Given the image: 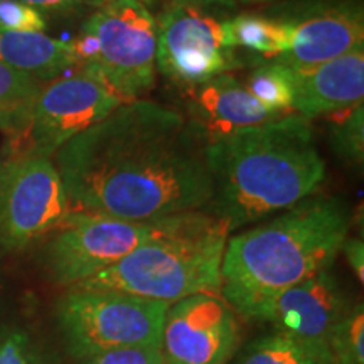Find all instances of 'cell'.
I'll list each match as a JSON object with an SVG mask.
<instances>
[{"label": "cell", "mask_w": 364, "mask_h": 364, "mask_svg": "<svg viewBox=\"0 0 364 364\" xmlns=\"http://www.w3.org/2000/svg\"><path fill=\"white\" fill-rule=\"evenodd\" d=\"M208 144L182 113L132 100L54 154L71 213L150 223L211 201Z\"/></svg>", "instance_id": "6da1fadb"}, {"label": "cell", "mask_w": 364, "mask_h": 364, "mask_svg": "<svg viewBox=\"0 0 364 364\" xmlns=\"http://www.w3.org/2000/svg\"><path fill=\"white\" fill-rule=\"evenodd\" d=\"M211 201L204 208L235 231L311 198L326 177L311 120L289 113L208 144Z\"/></svg>", "instance_id": "7a4b0ae2"}, {"label": "cell", "mask_w": 364, "mask_h": 364, "mask_svg": "<svg viewBox=\"0 0 364 364\" xmlns=\"http://www.w3.org/2000/svg\"><path fill=\"white\" fill-rule=\"evenodd\" d=\"M351 228L343 199L311 196L265 225L228 238L220 295L247 318L277 294L327 270Z\"/></svg>", "instance_id": "3957f363"}, {"label": "cell", "mask_w": 364, "mask_h": 364, "mask_svg": "<svg viewBox=\"0 0 364 364\" xmlns=\"http://www.w3.org/2000/svg\"><path fill=\"white\" fill-rule=\"evenodd\" d=\"M228 238L226 223L206 211L162 218L145 243L75 287L115 290L167 306L199 294L220 295Z\"/></svg>", "instance_id": "277c9868"}, {"label": "cell", "mask_w": 364, "mask_h": 364, "mask_svg": "<svg viewBox=\"0 0 364 364\" xmlns=\"http://www.w3.org/2000/svg\"><path fill=\"white\" fill-rule=\"evenodd\" d=\"M233 9L231 0H172L157 17V70L184 88L240 68Z\"/></svg>", "instance_id": "5b68a950"}, {"label": "cell", "mask_w": 364, "mask_h": 364, "mask_svg": "<svg viewBox=\"0 0 364 364\" xmlns=\"http://www.w3.org/2000/svg\"><path fill=\"white\" fill-rule=\"evenodd\" d=\"M169 306L157 300L71 287L56 306L58 326L76 361L113 349L161 346Z\"/></svg>", "instance_id": "8992f818"}, {"label": "cell", "mask_w": 364, "mask_h": 364, "mask_svg": "<svg viewBox=\"0 0 364 364\" xmlns=\"http://www.w3.org/2000/svg\"><path fill=\"white\" fill-rule=\"evenodd\" d=\"M81 31L97 46L93 66L125 102L142 98L152 88L157 19L142 0H110L91 14Z\"/></svg>", "instance_id": "52a82bcc"}, {"label": "cell", "mask_w": 364, "mask_h": 364, "mask_svg": "<svg viewBox=\"0 0 364 364\" xmlns=\"http://www.w3.org/2000/svg\"><path fill=\"white\" fill-rule=\"evenodd\" d=\"M71 215L51 159L12 154L0 162V248L21 252L51 235Z\"/></svg>", "instance_id": "ba28073f"}, {"label": "cell", "mask_w": 364, "mask_h": 364, "mask_svg": "<svg viewBox=\"0 0 364 364\" xmlns=\"http://www.w3.org/2000/svg\"><path fill=\"white\" fill-rule=\"evenodd\" d=\"M127 103L95 66H81L43 85L29 129L12 154L53 159L63 145Z\"/></svg>", "instance_id": "9c48e42d"}, {"label": "cell", "mask_w": 364, "mask_h": 364, "mask_svg": "<svg viewBox=\"0 0 364 364\" xmlns=\"http://www.w3.org/2000/svg\"><path fill=\"white\" fill-rule=\"evenodd\" d=\"M157 223L71 213L44 250L46 268L58 285L70 289L115 265L145 243L156 233Z\"/></svg>", "instance_id": "30bf717a"}, {"label": "cell", "mask_w": 364, "mask_h": 364, "mask_svg": "<svg viewBox=\"0 0 364 364\" xmlns=\"http://www.w3.org/2000/svg\"><path fill=\"white\" fill-rule=\"evenodd\" d=\"M240 339V318L226 300L199 294L171 304L159 348L166 364H228Z\"/></svg>", "instance_id": "8fae6325"}, {"label": "cell", "mask_w": 364, "mask_h": 364, "mask_svg": "<svg viewBox=\"0 0 364 364\" xmlns=\"http://www.w3.org/2000/svg\"><path fill=\"white\" fill-rule=\"evenodd\" d=\"M331 268L277 294L245 321L270 326L273 332L309 343L327 344L331 331L351 307Z\"/></svg>", "instance_id": "7c38bea8"}, {"label": "cell", "mask_w": 364, "mask_h": 364, "mask_svg": "<svg viewBox=\"0 0 364 364\" xmlns=\"http://www.w3.org/2000/svg\"><path fill=\"white\" fill-rule=\"evenodd\" d=\"M282 19L287 49L275 63L289 68L321 65L364 46V16L358 4H318Z\"/></svg>", "instance_id": "4fadbf2b"}, {"label": "cell", "mask_w": 364, "mask_h": 364, "mask_svg": "<svg viewBox=\"0 0 364 364\" xmlns=\"http://www.w3.org/2000/svg\"><path fill=\"white\" fill-rule=\"evenodd\" d=\"M188 102V120L203 135L206 144L235 132L268 124L285 117L258 103L241 83L228 75H220L203 83L184 86Z\"/></svg>", "instance_id": "5bb4252c"}, {"label": "cell", "mask_w": 364, "mask_h": 364, "mask_svg": "<svg viewBox=\"0 0 364 364\" xmlns=\"http://www.w3.org/2000/svg\"><path fill=\"white\" fill-rule=\"evenodd\" d=\"M292 112L307 120L334 115L363 103L364 46L321 65L292 68Z\"/></svg>", "instance_id": "9a60e30c"}, {"label": "cell", "mask_w": 364, "mask_h": 364, "mask_svg": "<svg viewBox=\"0 0 364 364\" xmlns=\"http://www.w3.org/2000/svg\"><path fill=\"white\" fill-rule=\"evenodd\" d=\"M0 61L41 85L81 68L71 44L44 33L0 29Z\"/></svg>", "instance_id": "2e32d148"}, {"label": "cell", "mask_w": 364, "mask_h": 364, "mask_svg": "<svg viewBox=\"0 0 364 364\" xmlns=\"http://www.w3.org/2000/svg\"><path fill=\"white\" fill-rule=\"evenodd\" d=\"M43 85L0 61V132L9 139L12 152L29 129L36 100Z\"/></svg>", "instance_id": "e0dca14e"}, {"label": "cell", "mask_w": 364, "mask_h": 364, "mask_svg": "<svg viewBox=\"0 0 364 364\" xmlns=\"http://www.w3.org/2000/svg\"><path fill=\"white\" fill-rule=\"evenodd\" d=\"M233 364H334L329 346L309 343L280 332L257 338L238 351Z\"/></svg>", "instance_id": "ac0fdd59"}, {"label": "cell", "mask_w": 364, "mask_h": 364, "mask_svg": "<svg viewBox=\"0 0 364 364\" xmlns=\"http://www.w3.org/2000/svg\"><path fill=\"white\" fill-rule=\"evenodd\" d=\"M236 49H247L262 58L279 61L287 49V26L282 17L236 14L231 21Z\"/></svg>", "instance_id": "d6986e66"}, {"label": "cell", "mask_w": 364, "mask_h": 364, "mask_svg": "<svg viewBox=\"0 0 364 364\" xmlns=\"http://www.w3.org/2000/svg\"><path fill=\"white\" fill-rule=\"evenodd\" d=\"M245 86L252 97L268 110L289 115L294 113V73L280 63H267L248 75Z\"/></svg>", "instance_id": "ffe728a7"}, {"label": "cell", "mask_w": 364, "mask_h": 364, "mask_svg": "<svg viewBox=\"0 0 364 364\" xmlns=\"http://www.w3.org/2000/svg\"><path fill=\"white\" fill-rule=\"evenodd\" d=\"M327 346L334 364H364V309L353 304L331 331Z\"/></svg>", "instance_id": "44dd1931"}, {"label": "cell", "mask_w": 364, "mask_h": 364, "mask_svg": "<svg viewBox=\"0 0 364 364\" xmlns=\"http://www.w3.org/2000/svg\"><path fill=\"white\" fill-rule=\"evenodd\" d=\"M331 124V144L336 154L353 166L364 159V105L334 113Z\"/></svg>", "instance_id": "7402d4cb"}, {"label": "cell", "mask_w": 364, "mask_h": 364, "mask_svg": "<svg viewBox=\"0 0 364 364\" xmlns=\"http://www.w3.org/2000/svg\"><path fill=\"white\" fill-rule=\"evenodd\" d=\"M0 364H49L48 359L21 327H6L0 331Z\"/></svg>", "instance_id": "603a6c76"}, {"label": "cell", "mask_w": 364, "mask_h": 364, "mask_svg": "<svg viewBox=\"0 0 364 364\" xmlns=\"http://www.w3.org/2000/svg\"><path fill=\"white\" fill-rule=\"evenodd\" d=\"M46 19L38 9L19 0H0V29L17 33H44Z\"/></svg>", "instance_id": "cb8c5ba5"}, {"label": "cell", "mask_w": 364, "mask_h": 364, "mask_svg": "<svg viewBox=\"0 0 364 364\" xmlns=\"http://www.w3.org/2000/svg\"><path fill=\"white\" fill-rule=\"evenodd\" d=\"M78 364H166L159 346H134L80 359Z\"/></svg>", "instance_id": "d4e9b609"}, {"label": "cell", "mask_w": 364, "mask_h": 364, "mask_svg": "<svg viewBox=\"0 0 364 364\" xmlns=\"http://www.w3.org/2000/svg\"><path fill=\"white\" fill-rule=\"evenodd\" d=\"M22 4L38 9L39 12L53 14H76L86 7H93L97 11L103 6V0H19Z\"/></svg>", "instance_id": "484cf974"}, {"label": "cell", "mask_w": 364, "mask_h": 364, "mask_svg": "<svg viewBox=\"0 0 364 364\" xmlns=\"http://www.w3.org/2000/svg\"><path fill=\"white\" fill-rule=\"evenodd\" d=\"M341 253H344L346 262L351 267L354 277L361 282H364V243L361 238H346Z\"/></svg>", "instance_id": "4316f807"}, {"label": "cell", "mask_w": 364, "mask_h": 364, "mask_svg": "<svg viewBox=\"0 0 364 364\" xmlns=\"http://www.w3.org/2000/svg\"><path fill=\"white\" fill-rule=\"evenodd\" d=\"M243 4H267V2H275V0H238Z\"/></svg>", "instance_id": "83f0119b"}, {"label": "cell", "mask_w": 364, "mask_h": 364, "mask_svg": "<svg viewBox=\"0 0 364 364\" xmlns=\"http://www.w3.org/2000/svg\"><path fill=\"white\" fill-rule=\"evenodd\" d=\"M103 2H105V4H107V2H110V0H103Z\"/></svg>", "instance_id": "f1b7e54d"}]
</instances>
